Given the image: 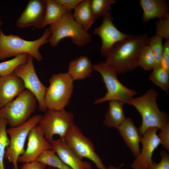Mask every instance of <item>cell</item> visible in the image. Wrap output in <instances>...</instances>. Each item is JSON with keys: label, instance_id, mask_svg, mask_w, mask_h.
I'll list each match as a JSON object with an SVG mask.
<instances>
[{"label": "cell", "instance_id": "obj_1", "mask_svg": "<svg viewBox=\"0 0 169 169\" xmlns=\"http://www.w3.org/2000/svg\"><path fill=\"white\" fill-rule=\"evenodd\" d=\"M147 34L129 35L115 44L105 57V62L119 74L133 70L137 66L138 57L143 48L148 45Z\"/></svg>", "mask_w": 169, "mask_h": 169}, {"label": "cell", "instance_id": "obj_2", "mask_svg": "<svg viewBox=\"0 0 169 169\" xmlns=\"http://www.w3.org/2000/svg\"><path fill=\"white\" fill-rule=\"evenodd\" d=\"M159 94L153 89H148L141 96L133 98L127 104L134 107L141 115L142 123L138 128L141 135L147 128H160L169 124L167 115L159 109L157 102Z\"/></svg>", "mask_w": 169, "mask_h": 169}, {"label": "cell", "instance_id": "obj_3", "mask_svg": "<svg viewBox=\"0 0 169 169\" xmlns=\"http://www.w3.org/2000/svg\"><path fill=\"white\" fill-rule=\"evenodd\" d=\"M50 34V30L47 28L39 38L28 41L17 35L11 33L6 35L0 28V60L27 54L31 55L38 61H41L43 57L39 49L41 46L48 42Z\"/></svg>", "mask_w": 169, "mask_h": 169}, {"label": "cell", "instance_id": "obj_4", "mask_svg": "<svg viewBox=\"0 0 169 169\" xmlns=\"http://www.w3.org/2000/svg\"><path fill=\"white\" fill-rule=\"evenodd\" d=\"M50 26V34L48 42L52 47L57 46L61 40L66 38H70L79 46H84L91 41V34L74 20L72 12L68 13L59 21Z\"/></svg>", "mask_w": 169, "mask_h": 169}, {"label": "cell", "instance_id": "obj_5", "mask_svg": "<svg viewBox=\"0 0 169 169\" xmlns=\"http://www.w3.org/2000/svg\"><path fill=\"white\" fill-rule=\"evenodd\" d=\"M37 102L34 95L25 89L0 110V118L6 119L10 127L20 125L30 118L36 110Z\"/></svg>", "mask_w": 169, "mask_h": 169}, {"label": "cell", "instance_id": "obj_6", "mask_svg": "<svg viewBox=\"0 0 169 169\" xmlns=\"http://www.w3.org/2000/svg\"><path fill=\"white\" fill-rule=\"evenodd\" d=\"M93 68L101 74L107 89L105 95L96 100L94 104L111 100H118L126 104L136 94L135 90L128 88L123 85L117 78V71L105 62H101L93 65Z\"/></svg>", "mask_w": 169, "mask_h": 169}, {"label": "cell", "instance_id": "obj_7", "mask_svg": "<svg viewBox=\"0 0 169 169\" xmlns=\"http://www.w3.org/2000/svg\"><path fill=\"white\" fill-rule=\"evenodd\" d=\"M73 81L67 73L53 74L46 92L44 102L47 109L65 110L70 103L73 90Z\"/></svg>", "mask_w": 169, "mask_h": 169}, {"label": "cell", "instance_id": "obj_8", "mask_svg": "<svg viewBox=\"0 0 169 169\" xmlns=\"http://www.w3.org/2000/svg\"><path fill=\"white\" fill-rule=\"evenodd\" d=\"M37 125L44 132L46 139L50 143L54 135L63 139L75 125L73 113L65 110L48 109Z\"/></svg>", "mask_w": 169, "mask_h": 169}, {"label": "cell", "instance_id": "obj_9", "mask_svg": "<svg viewBox=\"0 0 169 169\" xmlns=\"http://www.w3.org/2000/svg\"><path fill=\"white\" fill-rule=\"evenodd\" d=\"M42 117L40 114L34 115L24 124L7 129L10 137V144L6 149L5 157L13 164V169H19L18 160L25 151V144L28 134L31 129L38 124Z\"/></svg>", "mask_w": 169, "mask_h": 169}, {"label": "cell", "instance_id": "obj_10", "mask_svg": "<svg viewBox=\"0 0 169 169\" xmlns=\"http://www.w3.org/2000/svg\"><path fill=\"white\" fill-rule=\"evenodd\" d=\"M67 145L80 159H88L98 169H107L95 151V146L90 139L84 136L75 124L63 138Z\"/></svg>", "mask_w": 169, "mask_h": 169}, {"label": "cell", "instance_id": "obj_11", "mask_svg": "<svg viewBox=\"0 0 169 169\" xmlns=\"http://www.w3.org/2000/svg\"><path fill=\"white\" fill-rule=\"evenodd\" d=\"M33 58L29 55L27 62L18 66L13 73L23 81L25 89L30 91L35 96L39 110L45 112L47 110L44 102L47 87L41 82L35 71Z\"/></svg>", "mask_w": 169, "mask_h": 169}, {"label": "cell", "instance_id": "obj_12", "mask_svg": "<svg viewBox=\"0 0 169 169\" xmlns=\"http://www.w3.org/2000/svg\"><path fill=\"white\" fill-rule=\"evenodd\" d=\"M102 18V23L94 29L93 33L100 38L101 55L102 57H105L115 44L125 39L129 35L122 32L115 26L110 12Z\"/></svg>", "mask_w": 169, "mask_h": 169}, {"label": "cell", "instance_id": "obj_13", "mask_svg": "<svg viewBox=\"0 0 169 169\" xmlns=\"http://www.w3.org/2000/svg\"><path fill=\"white\" fill-rule=\"evenodd\" d=\"M159 129L156 127L147 128L142 135V148L139 155L131 165L132 169H148L153 160V154L160 145L157 134Z\"/></svg>", "mask_w": 169, "mask_h": 169}, {"label": "cell", "instance_id": "obj_14", "mask_svg": "<svg viewBox=\"0 0 169 169\" xmlns=\"http://www.w3.org/2000/svg\"><path fill=\"white\" fill-rule=\"evenodd\" d=\"M46 8V0H28L16 21V25L20 28L33 26L39 29H43Z\"/></svg>", "mask_w": 169, "mask_h": 169}, {"label": "cell", "instance_id": "obj_15", "mask_svg": "<svg viewBox=\"0 0 169 169\" xmlns=\"http://www.w3.org/2000/svg\"><path fill=\"white\" fill-rule=\"evenodd\" d=\"M28 140L27 148L18 158V162L25 163L34 161L42 153L52 149L51 143L45 138L43 130L37 125L30 131Z\"/></svg>", "mask_w": 169, "mask_h": 169}, {"label": "cell", "instance_id": "obj_16", "mask_svg": "<svg viewBox=\"0 0 169 169\" xmlns=\"http://www.w3.org/2000/svg\"><path fill=\"white\" fill-rule=\"evenodd\" d=\"M25 89L22 80L13 73L0 76V110Z\"/></svg>", "mask_w": 169, "mask_h": 169}, {"label": "cell", "instance_id": "obj_17", "mask_svg": "<svg viewBox=\"0 0 169 169\" xmlns=\"http://www.w3.org/2000/svg\"><path fill=\"white\" fill-rule=\"evenodd\" d=\"M52 149L66 165L72 169H92L91 164L80 159L67 145L63 139L59 137L50 143Z\"/></svg>", "mask_w": 169, "mask_h": 169}, {"label": "cell", "instance_id": "obj_18", "mask_svg": "<svg viewBox=\"0 0 169 169\" xmlns=\"http://www.w3.org/2000/svg\"><path fill=\"white\" fill-rule=\"evenodd\" d=\"M125 143L135 158L140 154L142 135L132 119L126 117L117 128Z\"/></svg>", "mask_w": 169, "mask_h": 169}, {"label": "cell", "instance_id": "obj_19", "mask_svg": "<svg viewBox=\"0 0 169 169\" xmlns=\"http://www.w3.org/2000/svg\"><path fill=\"white\" fill-rule=\"evenodd\" d=\"M140 4L143 10L142 20L146 23L155 18L160 19L169 17L166 2L164 0H141Z\"/></svg>", "mask_w": 169, "mask_h": 169}, {"label": "cell", "instance_id": "obj_20", "mask_svg": "<svg viewBox=\"0 0 169 169\" xmlns=\"http://www.w3.org/2000/svg\"><path fill=\"white\" fill-rule=\"evenodd\" d=\"M91 61L86 56H81L71 61L67 72L73 81L90 77L93 69Z\"/></svg>", "mask_w": 169, "mask_h": 169}, {"label": "cell", "instance_id": "obj_21", "mask_svg": "<svg viewBox=\"0 0 169 169\" xmlns=\"http://www.w3.org/2000/svg\"><path fill=\"white\" fill-rule=\"evenodd\" d=\"M123 102L118 100L109 101L108 109L104 116V124L117 129L126 118Z\"/></svg>", "mask_w": 169, "mask_h": 169}, {"label": "cell", "instance_id": "obj_22", "mask_svg": "<svg viewBox=\"0 0 169 169\" xmlns=\"http://www.w3.org/2000/svg\"><path fill=\"white\" fill-rule=\"evenodd\" d=\"M90 2L91 0H83L72 13L74 20L87 32L96 20L91 9Z\"/></svg>", "mask_w": 169, "mask_h": 169}, {"label": "cell", "instance_id": "obj_23", "mask_svg": "<svg viewBox=\"0 0 169 169\" xmlns=\"http://www.w3.org/2000/svg\"><path fill=\"white\" fill-rule=\"evenodd\" d=\"M68 11L55 0H46V8L43 22L44 28L46 25H52L59 21Z\"/></svg>", "mask_w": 169, "mask_h": 169}, {"label": "cell", "instance_id": "obj_24", "mask_svg": "<svg viewBox=\"0 0 169 169\" xmlns=\"http://www.w3.org/2000/svg\"><path fill=\"white\" fill-rule=\"evenodd\" d=\"M149 76L150 81L166 94L169 90V72L161 65L155 66Z\"/></svg>", "mask_w": 169, "mask_h": 169}, {"label": "cell", "instance_id": "obj_25", "mask_svg": "<svg viewBox=\"0 0 169 169\" xmlns=\"http://www.w3.org/2000/svg\"><path fill=\"white\" fill-rule=\"evenodd\" d=\"M35 161L57 169H72L62 161L53 149L45 151L40 155Z\"/></svg>", "mask_w": 169, "mask_h": 169}, {"label": "cell", "instance_id": "obj_26", "mask_svg": "<svg viewBox=\"0 0 169 169\" xmlns=\"http://www.w3.org/2000/svg\"><path fill=\"white\" fill-rule=\"evenodd\" d=\"M29 55L23 54L14 58L0 63V76H3L13 73L14 69L18 66L26 64Z\"/></svg>", "mask_w": 169, "mask_h": 169}, {"label": "cell", "instance_id": "obj_27", "mask_svg": "<svg viewBox=\"0 0 169 169\" xmlns=\"http://www.w3.org/2000/svg\"><path fill=\"white\" fill-rule=\"evenodd\" d=\"M116 2L115 0H91L90 7L95 19L110 12L111 6Z\"/></svg>", "mask_w": 169, "mask_h": 169}, {"label": "cell", "instance_id": "obj_28", "mask_svg": "<svg viewBox=\"0 0 169 169\" xmlns=\"http://www.w3.org/2000/svg\"><path fill=\"white\" fill-rule=\"evenodd\" d=\"M156 66L155 58L152 51L146 45L141 50L138 57L137 66L145 70H152Z\"/></svg>", "mask_w": 169, "mask_h": 169}, {"label": "cell", "instance_id": "obj_29", "mask_svg": "<svg viewBox=\"0 0 169 169\" xmlns=\"http://www.w3.org/2000/svg\"><path fill=\"white\" fill-rule=\"evenodd\" d=\"M7 120L0 118V169H5L4 159L6 149L10 144V139L7 132Z\"/></svg>", "mask_w": 169, "mask_h": 169}, {"label": "cell", "instance_id": "obj_30", "mask_svg": "<svg viewBox=\"0 0 169 169\" xmlns=\"http://www.w3.org/2000/svg\"><path fill=\"white\" fill-rule=\"evenodd\" d=\"M162 38L156 34L149 38L148 45L153 54L156 66L160 65L161 60L163 51Z\"/></svg>", "mask_w": 169, "mask_h": 169}, {"label": "cell", "instance_id": "obj_31", "mask_svg": "<svg viewBox=\"0 0 169 169\" xmlns=\"http://www.w3.org/2000/svg\"><path fill=\"white\" fill-rule=\"evenodd\" d=\"M156 34L166 40H169V17L159 19L156 23Z\"/></svg>", "mask_w": 169, "mask_h": 169}, {"label": "cell", "instance_id": "obj_32", "mask_svg": "<svg viewBox=\"0 0 169 169\" xmlns=\"http://www.w3.org/2000/svg\"><path fill=\"white\" fill-rule=\"evenodd\" d=\"M160 161L156 163L153 161L148 169H169V154L166 150L160 152Z\"/></svg>", "mask_w": 169, "mask_h": 169}, {"label": "cell", "instance_id": "obj_33", "mask_svg": "<svg viewBox=\"0 0 169 169\" xmlns=\"http://www.w3.org/2000/svg\"><path fill=\"white\" fill-rule=\"evenodd\" d=\"M160 132L157 135L160 141V145L166 151H169V124L160 129Z\"/></svg>", "mask_w": 169, "mask_h": 169}, {"label": "cell", "instance_id": "obj_34", "mask_svg": "<svg viewBox=\"0 0 169 169\" xmlns=\"http://www.w3.org/2000/svg\"><path fill=\"white\" fill-rule=\"evenodd\" d=\"M160 65L169 72V40H166L163 45Z\"/></svg>", "mask_w": 169, "mask_h": 169}, {"label": "cell", "instance_id": "obj_35", "mask_svg": "<svg viewBox=\"0 0 169 169\" xmlns=\"http://www.w3.org/2000/svg\"><path fill=\"white\" fill-rule=\"evenodd\" d=\"M68 11L72 12L83 0H55Z\"/></svg>", "mask_w": 169, "mask_h": 169}, {"label": "cell", "instance_id": "obj_36", "mask_svg": "<svg viewBox=\"0 0 169 169\" xmlns=\"http://www.w3.org/2000/svg\"><path fill=\"white\" fill-rule=\"evenodd\" d=\"M47 166L43 163L34 161L24 163L21 166L20 169H45Z\"/></svg>", "mask_w": 169, "mask_h": 169}, {"label": "cell", "instance_id": "obj_37", "mask_svg": "<svg viewBox=\"0 0 169 169\" xmlns=\"http://www.w3.org/2000/svg\"><path fill=\"white\" fill-rule=\"evenodd\" d=\"M124 164L123 163L121 164L119 166L117 167L112 165H110L107 168V169H120L124 165Z\"/></svg>", "mask_w": 169, "mask_h": 169}, {"label": "cell", "instance_id": "obj_38", "mask_svg": "<svg viewBox=\"0 0 169 169\" xmlns=\"http://www.w3.org/2000/svg\"><path fill=\"white\" fill-rule=\"evenodd\" d=\"M3 24V22L1 19V16L0 15V28Z\"/></svg>", "mask_w": 169, "mask_h": 169}, {"label": "cell", "instance_id": "obj_39", "mask_svg": "<svg viewBox=\"0 0 169 169\" xmlns=\"http://www.w3.org/2000/svg\"><path fill=\"white\" fill-rule=\"evenodd\" d=\"M50 169H57L56 168H54L51 167V168H50Z\"/></svg>", "mask_w": 169, "mask_h": 169}, {"label": "cell", "instance_id": "obj_40", "mask_svg": "<svg viewBox=\"0 0 169 169\" xmlns=\"http://www.w3.org/2000/svg\"><path fill=\"white\" fill-rule=\"evenodd\" d=\"M47 169V168H46V169Z\"/></svg>", "mask_w": 169, "mask_h": 169}]
</instances>
